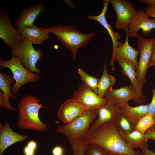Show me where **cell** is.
<instances>
[{
	"label": "cell",
	"mask_w": 155,
	"mask_h": 155,
	"mask_svg": "<svg viewBox=\"0 0 155 155\" xmlns=\"http://www.w3.org/2000/svg\"><path fill=\"white\" fill-rule=\"evenodd\" d=\"M155 124V118L149 113L140 119L135 125V130L144 133L150 128Z\"/></svg>",
	"instance_id": "26"
},
{
	"label": "cell",
	"mask_w": 155,
	"mask_h": 155,
	"mask_svg": "<svg viewBox=\"0 0 155 155\" xmlns=\"http://www.w3.org/2000/svg\"><path fill=\"white\" fill-rule=\"evenodd\" d=\"M119 131L126 143L133 150L135 148L140 150L148 140L145 133H142L135 130L127 133Z\"/></svg>",
	"instance_id": "23"
},
{
	"label": "cell",
	"mask_w": 155,
	"mask_h": 155,
	"mask_svg": "<svg viewBox=\"0 0 155 155\" xmlns=\"http://www.w3.org/2000/svg\"><path fill=\"white\" fill-rule=\"evenodd\" d=\"M145 11L148 17H153L155 18V8L148 6Z\"/></svg>",
	"instance_id": "36"
},
{
	"label": "cell",
	"mask_w": 155,
	"mask_h": 155,
	"mask_svg": "<svg viewBox=\"0 0 155 155\" xmlns=\"http://www.w3.org/2000/svg\"><path fill=\"white\" fill-rule=\"evenodd\" d=\"M104 97L106 100L107 103L119 107L128 104V102L130 100L138 104L143 103L136 90L131 84L117 89L111 88L105 93Z\"/></svg>",
	"instance_id": "9"
},
{
	"label": "cell",
	"mask_w": 155,
	"mask_h": 155,
	"mask_svg": "<svg viewBox=\"0 0 155 155\" xmlns=\"http://www.w3.org/2000/svg\"><path fill=\"white\" fill-rule=\"evenodd\" d=\"M69 142L71 150L73 153L77 155H84L85 151L88 144L86 139H76Z\"/></svg>",
	"instance_id": "28"
},
{
	"label": "cell",
	"mask_w": 155,
	"mask_h": 155,
	"mask_svg": "<svg viewBox=\"0 0 155 155\" xmlns=\"http://www.w3.org/2000/svg\"><path fill=\"white\" fill-rule=\"evenodd\" d=\"M84 155H109L98 146L94 144H88L85 151Z\"/></svg>",
	"instance_id": "29"
},
{
	"label": "cell",
	"mask_w": 155,
	"mask_h": 155,
	"mask_svg": "<svg viewBox=\"0 0 155 155\" xmlns=\"http://www.w3.org/2000/svg\"><path fill=\"white\" fill-rule=\"evenodd\" d=\"M14 79L11 75L5 73H0V89L4 99L3 106L4 110H9L18 111V110L12 107L9 102L10 97L16 100L17 98L13 95L12 92L11 85L14 82Z\"/></svg>",
	"instance_id": "21"
},
{
	"label": "cell",
	"mask_w": 155,
	"mask_h": 155,
	"mask_svg": "<svg viewBox=\"0 0 155 155\" xmlns=\"http://www.w3.org/2000/svg\"><path fill=\"white\" fill-rule=\"evenodd\" d=\"M26 135L20 134L13 131L9 125L6 123L4 125L0 123V155L13 144L25 141L28 138Z\"/></svg>",
	"instance_id": "17"
},
{
	"label": "cell",
	"mask_w": 155,
	"mask_h": 155,
	"mask_svg": "<svg viewBox=\"0 0 155 155\" xmlns=\"http://www.w3.org/2000/svg\"><path fill=\"white\" fill-rule=\"evenodd\" d=\"M31 42L24 39L12 49V56L18 58L23 65L32 72L41 73L36 67L37 62L43 55L41 49H35Z\"/></svg>",
	"instance_id": "6"
},
{
	"label": "cell",
	"mask_w": 155,
	"mask_h": 155,
	"mask_svg": "<svg viewBox=\"0 0 155 155\" xmlns=\"http://www.w3.org/2000/svg\"><path fill=\"white\" fill-rule=\"evenodd\" d=\"M72 98L87 110L98 109L107 103L104 97L99 96L84 83L74 92Z\"/></svg>",
	"instance_id": "11"
},
{
	"label": "cell",
	"mask_w": 155,
	"mask_h": 155,
	"mask_svg": "<svg viewBox=\"0 0 155 155\" xmlns=\"http://www.w3.org/2000/svg\"><path fill=\"white\" fill-rule=\"evenodd\" d=\"M36 150L29 147L27 145L24 148L23 152L24 155H35Z\"/></svg>",
	"instance_id": "35"
},
{
	"label": "cell",
	"mask_w": 155,
	"mask_h": 155,
	"mask_svg": "<svg viewBox=\"0 0 155 155\" xmlns=\"http://www.w3.org/2000/svg\"><path fill=\"white\" fill-rule=\"evenodd\" d=\"M86 141L88 144L98 146L109 155H141L140 151L127 145L114 122L100 126L88 135Z\"/></svg>",
	"instance_id": "1"
},
{
	"label": "cell",
	"mask_w": 155,
	"mask_h": 155,
	"mask_svg": "<svg viewBox=\"0 0 155 155\" xmlns=\"http://www.w3.org/2000/svg\"><path fill=\"white\" fill-rule=\"evenodd\" d=\"M45 10L42 3H37L24 9L15 21L14 26L18 29L22 27L34 25V20L42 12Z\"/></svg>",
	"instance_id": "18"
},
{
	"label": "cell",
	"mask_w": 155,
	"mask_h": 155,
	"mask_svg": "<svg viewBox=\"0 0 155 155\" xmlns=\"http://www.w3.org/2000/svg\"><path fill=\"white\" fill-rule=\"evenodd\" d=\"M38 27L55 35L63 45L71 52L73 59H75L78 49L83 46L88 45L95 35L93 33H82L75 26L61 24L48 28Z\"/></svg>",
	"instance_id": "3"
},
{
	"label": "cell",
	"mask_w": 155,
	"mask_h": 155,
	"mask_svg": "<svg viewBox=\"0 0 155 155\" xmlns=\"http://www.w3.org/2000/svg\"><path fill=\"white\" fill-rule=\"evenodd\" d=\"M18 120L17 125L20 129H31L38 132H43L47 128V125L40 120L39 116L41 108L46 109L40 99L33 95L23 97L18 105Z\"/></svg>",
	"instance_id": "2"
},
{
	"label": "cell",
	"mask_w": 155,
	"mask_h": 155,
	"mask_svg": "<svg viewBox=\"0 0 155 155\" xmlns=\"http://www.w3.org/2000/svg\"><path fill=\"white\" fill-rule=\"evenodd\" d=\"M125 32L126 37L124 42L117 47L114 56L111 58L110 65L113 70L115 69L114 61L120 59H125L129 60L133 64L136 70L137 69V57L140 51L138 49L135 50L130 45L129 42V31Z\"/></svg>",
	"instance_id": "14"
},
{
	"label": "cell",
	"mask_w": 155,
	"mask_h": 155,
	"mask_svg": "<svg viewBox=\"0 0 155 155\" xmlns=\"http://www.w3.org/2000/svg\"><path fill=\"white\" fill-rule=\"evenodd\" d=\"M155 65V34L154 38H153L152 54L149 64L148 68Z\"/></svg>",
	"instance_id": "32"
},
{
	"label": "cell",
	"mask_w": 155,
	"mask_h": 155,
	"mask_svg": "<svg viewBox=\"0 0 155 155\" xmlns=\"http://www.w3.org/2000/svg\"><path fill=\"white\" fill-rule=\"evenodd\" d=\"M114 122L119 131L124 133L135 130V125L126 115L119 112L117 114Z\"/></svg>",
	"instance_id": "25"
},
{
	"label": "cell",
	"mask_w": 155,
	"mask_h": 155,
	"mask_svg": "<svg viewBox=\"0 0 155 155\" xmlns=\"http://www.w3.org/2000/svg\"><path fill=\"white\" fill-rule=\"evenodd\" d=\"M116 61L121 68L122 73L128 78L131 84L134 88L143 103L145 101L146 97L137 80L135 65L127 59H120Z\"/></svg>",
	"instance_id": "19"
},
{
	"label": "cell",
	"mask_w": 155,
	"mask_h": 155,
	"mask_svg": "<svg viewBox=\"0 0 155 155\" xmlns=\"http://www.w3.org/2000/svg\"><path fill=\"white\" fill-rule=\"evenodd\" d=\"M78 73L80 79L84 81V83L97 94L99 79L96 77L88 74L81 68L78 69Z\"/></svg>",
	"instance_id": "27"
},
{
	"label": "cell",
	"mask_w": 155,
	"mask_h": 155,
	"mask_svg": "<svg viewBox=\"0 0 155 155\" xmlns=\"http://www.w3.org/2000/svg\"><path fill=\"white\" fill-rule=\"evenodd\" d=\"M148 147L149 145L147 142L140 149L141 155H155V152L150 149Z\"/></svg>",
	"instance_id": "31"
},
{
	"label": "cell",
	"mask_w": 155,
	"mask_h": 155,
	"mask_svg": "<svg viewBox=\"0 0 155 155\" xmlns=\"http://www.w3.org/2000/svg\"><path fill=\"white\" fill-rule=\"evenodd\" d=\"M61 155H64L63 154H62Z\"/></svg>",
	"instance_id": "41"
},
{
	"label": "cell",
	"mask_w": 155,
	"mask_h": 155,
	"mask_svg": "<svg viewBox=\"0 0 155 155\" xmlns=\"http://www.w3.org/2000/svg\"><path fill=\"white\" fill-rule=\"evenodd\" d=\"M109 0H103L104 7L100 14L98 16H87L88 19L96 21L99 23L106 29L109 34L112 42L113 54L112 57L114 55L117 47L122 44L123 43L119 41L122 37L119 32L114 31L112 28L111 25L107 22L106 18V13L108 9Z\"/></svg>",
	"instance_id": "16"
},
{
	"label": "cell",
	"mask_w": 155,
	"mask_h": 155,
	"mask_svg": "<svg viewBox=\"0 0 155 155\" xmlns=\"http://www.w3.org/2000/svg\"><path fill=\"white\" fill-rule=\"evenodd\" d=\"M136 37L140 53L136 76L142 88L146 81V73L152 55L153 38H147L138 34Z\"/></svg>",
	"instance_id": "7"
},
{
	"label": "cell",
	"mask_w": 155,
	"mask_h": 155,
	"mask_svg": "<svg viewBox=\"0 0 155 155\" xmlns=\"http://www.w3.org/2000/svg\"><path fill=\"white\" fill-rule=\"evenodd\" d=\"M1 69L7 68L10 69L13 74L15 83L12 88L13 94L16 95L20 89L26 84L38 81L41 76V73L32 72L22 64L17 58L12 56L8 60L0 59Z\"/></svg>",
	"instance_id": "5"
},
{
	"label": "cell",
	"mask_w": 155,
	"mask_h": 155,
	"mask_svg": "<svg viewBox=\"0 0 155 155\" xmlns=\"http://www.w3.org/2000/svg\"><path fill=\"white\" fill-rule=\"evenodd\" d=\"M98 115V109L87 111L69 123L59 125L57 132L65 136L69 141L85 139L91 124Z\"/></svg>",
	"instance_id": "4"
},
{
	"label": "cell",
	"mask_w": 155,
	"mask_h": 155,
	"mask_svg": "<svg viewBox=\"0 0 155 155\" xmlns=\"http://www.w3.org/2000/svg\"><path fill=\"white\" fill-rule=\"evenodd\" d=\"M139 1L147 4L148 6L155 8V0H140Z\"/></svg>",
	"instance_id": "37"
},
{
	"label": "cell",
	"mask_w": 155,
	"mask_h": 155,
	"mask_svg": "<svg viewBox=\"0 0 155 155\" xmlns=\"http://www.w3.org/2000/svg\"><path fill=\"white\" fill-rule=\"evenodd\" d=\"M154 29H155V18H150L142 10H137L129 26V37H136L140 30L144 35L148 36Z\"/></svg>",
	"instance_id": "12"
},
{
	"label": "cell",
	"mask_w": 155,
	"mask_h": 155,
	"mask_svg": "<svg viewBox=\"0 0 155 155\" xmlns=\"http://www.w3.org/2000/svg\"><path fill=\"white\" fill-rule=\"evenodd\" d=\"M124 155V154H119V155Z\"/></svg>",
	"instance_id": "40"
},
{
	"label": "cell",
	"mask_w": 155,
	"mask_h": 155,
	"mask_svg": "<svg viewBox=\"0 0 155 155\" xmlns=\"http://www.w3.org/2000/svg\"><path fill=\"white\" fill-rule=\"evenodd\" d=\"M152 98L151 102L149 104V113L152 114L155 118V87L152 90Z\"/></svg>",
	"instance_id": "30"
},
{
	"label": "cell",
	"mask_w": 155,
	"mask_h": 155,
	"mask_svg": "<svg viewBox=\"0 0 155 155\" xmlns=\"http://www.w3.org/2000/svg\"><path fill=\"white\" fill-rule=\"evenodd\" d=\"M73 155H77V154L75 153H73Z\"/></svg>",
	"instance_id": "39"
},
{
	"label": "cell",
	"mask_w": 155,
	"mask_h": 155,
	"mask_svg": "<svg viewBox=\"0 0 155 155\" xmlns=\"http://www.w3.org/2000/svg\"><path fill=\"white\" fill-rule=\"evenodd\" d=\"M88 111L72 98L64 102L59 107L57 113L58 119L64 124H68Z\"/></svg>",
	"instance_id": "13"
},
{
	"label": "cell",
	"mask_w": 155,
	"mask_h": 155,
	"mask_svg": "<svg viewBox=\"0 0 155 155\" xmlns=\"http://www.w3.org/2000/svg\"></svg>",
	"instance_id": "42"
},
{
	"label": "cell",
	"mask_w": 155,
	"mask_h": 155,
	"mask_svg": "<svg viewBox=\"0 0 155 155\" xmlns=\"http://www.w3.org/2000/svg\"><path fill=\"white\" fill-rule=\"evenodd\" d=\"M115 10L117 19L115 24L116 28L125 32L137 11L132 3L127 0H109Z\"/></svg>",
	"instance_id": "8"
},
{
	"label": "cell",
	"mask_w": 155,
	"mask_h": 155,
	"mask_svg": "<svg viewBox=\"0 0 155 155\" xmlns=\"http://www.w3.org/2000/svg\"><path fill=\"white\" fill-rule=\"evenodd\" d=\"M149 104L131 106L127 104L120 107V112L127 116L135 125L140 119L149 113Z\"/></svg>",
	"instance_id": "22"
},
{
	"label": "cell",
	"mask_w": 155,
	"mask_h": 155,
	"mask_svg": "<svg viewBox=\"0 0 155 155\" xmlns=\"http://www.w3.org/2000/svg\"><path fill=\"white\" fill-rule=\"evenodd\" d=\"M25 39L33 44H40L49 38L48 32L34 25L26 26L18 29Z\"/></svg>",
	"instance_id": "20"
},
{
	"label": "cell",
	"mask_w": 155,
	"mask_h": 155,
	"mask_svg": "<svg viewBox=\"0 0 155 155\" xmlns=\"http://www.w3.org/2000/svg\"><path fill=\"white\" fill-rule=\"evenodd\" d=\"M63 148L59 146H57L53 148L52 150L53 155H61L63 154Z\"/></svg>",
	"instance_id": "34"
},
{
	"label": "cell",
	"mask_w": 155,
	"mask_h": 155,
	"mask_svg": "<svg viewBox=\"0 0 155 155\" xmlns=\"http://www.w3.org/2000/svg\"><path fill=\"white\" fill-rule=\"evenodd\" d=\"M120 110V107L108 103L98 108L97 117L91 124L88 135L103 125L114 122L116 116Z\"/></svg>",
	"instance_id": "15"
},
{
	"label": "cell",
	"mask_w": 155,
	"mask_h": 155,
	"mask_svg": "<svg viewBox=\"0 0 155 155\" xmlns=\"http://www.w3.org/2000/svg\"><path fill=\"white\" fill-rule=\"evenodd\" d=\"M144 133L148 140H155V124L148 129Z\"/></svg>",
	"instance_id": "33"
},
{
	"label": "cell",
	"mask_w": 155,
	"mask_h": 155,
	"mask_svg": "<svg viewBox=\"0 0 155 155\" xmlns=\"http://www.w3.org/2000/svg\"><path fill=\"white\" fill-rule=\"evenodd\" d=\"M115 82V77L108 73L105 63L102 74L99 79L98 85L97 94L101 97H104L105 93L110 88L113 87Z\"/></svg>",
	"instance_id": "24"
},
{
	"label": "cell",
	"mask_w": 155,
	"mask_h": 155,
	"mask_svg": "<svg viewBox=\"0 0 155 155\" xmlns=\"http://www.w3.org/2000/svg\"><path fill=\"white\" fill-rule=\"evenodd\" d=\"M0 38L12 49L25 39L11 23L8 11L2 8H0Z\"/></svg>",
	"instance_id": "10"
},
{
	"label": "cell",
	"mask_w": 155,
	"mask_h": 155,
	"mask_svg": "<svg viewBox=\"0 0 155 155\" xmlns=\"http://www.w3.org/2000/svg\"><path fill=\"white\" fill-rule=\"evenodd\" d=\"M27 145L36 151L38 146L37 143L36 141L34 140H30L28 143Z\"/></svg>",
	"instance_id": "38"
}]
</instances>
